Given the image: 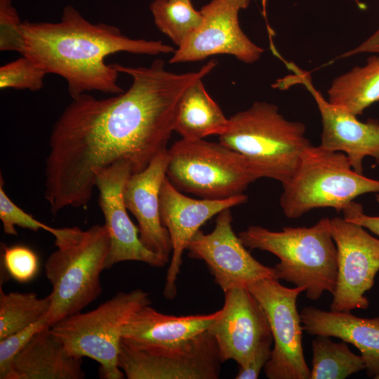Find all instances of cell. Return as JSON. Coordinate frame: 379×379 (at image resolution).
Instances as JSON below:
<instances>
[{
	"label": "cell",
	"mask_w": 379,
	"mask_h": 379,
	"mask_svg": "<svg viewBox=\"0 0 379 379\" xmlns=\"http://www.w3.org/2000/svg\"><path fill=\"white\" fill-rule=\"evenodd\" d=\"M168 161L166 149L142 171L131 174L124 189V203L138 222L140 241L166 263L172 253V244L168 232L161 221L159 194Z\"/></svg>",
	"instance_id": "obj_18"
},
{
	"label": "cell",
	"mask_w": 379,
	"mask_h": 379,
	"mask_svg": "<svg viewBox=\"0 0 379 379\" xmlns=\"http://www.w3.org/2000/svg\"><path fill=\"white\" fill-rule=\"evenodd\" d=\"M291 74L278 80L273 86L286 88L304 86L314 100L321 115L322 132L319 146L344 153L357 173L363 174V161L371 157L379 165V121H361L347 110L330 103L314 84L310 74L292 62L284 60Z\"/></svg>",
	"instance_id": "obj_12"
},
{
	"label": "cell",
	"mask_w": 379,
	"mask_h": 379,
	"mask_svg": "<svg viewBox=\"0 0 379 379\" xmlns=\"http://www.w3.org/2000/svg\"><path fill=\"white\" fill-rule=\"evenodd\" d=\"M338 255V277L331 310H366L370 290L379 271V239L344 218H329Z\"/></svg>",
	"instance_id": "obj_11"
},
{
	"label": "cell",
	"mask_w": 379,
	"mask_h": 379,
	"mask_svg": "<svg viewBox=\"0 0 379 379\" xmlns=\"http://www.w3.org/2000/svg\"><path fill=\"white\" fill-rule=\"evenodd\" d=\"M277 279H264L248 288L262 306L274 343L264 371L269 379H310L302 347V325L297 310L305 287L288 288Z\"/></svg>",
	"instance_id": "obj_10"
},
{
	"label": "cell",
	"mask_w": 379,
	"mask_h": 379,
	"mask_svg": "<svg viewBox=\"0 0 379 379\" xmlns=\"http://www.w3.org/2000/svg\"><path fill=\"white\" fill-rule=\"evenodd\" d=\"M312 345L310 379H344L366 368L362 357L354 354L343 340L335 343L317 335Z\"/></svg>",
	"instance_id": "obj_24"
},
{
	"label": "cell",
	"mask_w": 379,
	"mask_h": 379,
	"mask_svg": "<svg viewBox=\"0 0 379 379\" xmlns=\"http://www.w3.org/2000/svg\"><path fill=\"white\" fill-rule=\"evenodd\" d=\"M343 213L345 220L358 224L379 236V216L366 215L359 204L353 201Z\"/></svg>",
	"instance_id": "obj_33"
},
{
	"label": "cell",
	"mask_w": 379,
	"mask_h": 379,
	"mask_svg": "<svg viewBox=\"0 0 379 379\" xmlns=\"http://www.w3.org/2000/svg\"><path fill=\"white\" fill-rule=\"evenodd\" d=\"M149 9L157 28L178 48L202 21L201 11L194 8L190 0H154Z\"/></svg>",
	"instance_id": "obj_26"
},
{
	"label": "cell",
	"mask_w": 379,
	"mask_h": 379,
	"mask_svg": "<svg viewBox=\"0 0 379 379\" xmlns=\"http://www.w3.org/2000/svg\"><path fill=\"white\" fill-rule=\"evenodd\" d=\"M83 357L70 354L48 326L17 355L12 379H83Z\"/></svg>",
	"instance_id": "obj_21"
},
{
	"label": "cell",
	"mask_w": 379,
	"mask_h": 379,
	"mask_svg": "<svg viewBox=\"0 0 379 379\" xmlns=\"http://www.w3.org/2000/svg\"><path fill=\"white\" fill-rule=\"evenodd\" d=\"M379 53V27L359 45L338 56L345 58L361 53Z\"/></svg>",
	"instance_id": "obj_34"
},
{
	"label": "cell",
	"mask_w": 379,
	"mask_h": 379,
	"mask_svg": "<svg viewBox=\"0 0 379 379\" xmlns=\"http://www.w3.org/2000/svg\"><path fill=\"white\" fill-rule=\"evenodd\" d=\"M1 245V285L10 277L20 283L34 279L39 267L37 254L26 246Z\"/></svg>",
	"instance_id": "obj_27"
},
{
	"label": "cell",
	"mask_w": 379,
	"mask_h": 379,
	"mask_svg": "<svg viewBox=\"0 0 379 379\" xmlns=\"http://www.w3.org/2000/svg\"><path fill=\"white\" fill-rule=\"evenodd\" d=\"M377 200L379 201V194L377 195Z\"/></svg>",
	"instance_id": "obj_36"
},
{
	"label": "cell",
	"mask_w": 379,
	"mask_h": 379,
	"mask_svg": "<svg viewBox=\"0 0 379 379\" xmlns=\"http://www.w3.org/2000/svg\"><path fill=\"white\" fill-rule=\"evenodd\" d=\"M168 152V179L180 192L202 199L244 194L250 184L263 178L246 157L220 142L181 138Z\"/></svg>",
	"instance_id": "obj_7"
},
{
	"label": "cell",
	"mask_w": 379,
	"mask_h": 379,
	"mask_svg": "<svg viewBox=\"0 0 379 379\" xmlns=\"http://www.w3.org/2000/svg\"><path fill=\"white\" fill-rule=\"evenodd\" d=\"M219 142L246 157L263 178L281 184L293 175L312 145L303 123L287 120L276 105L260 101L229 118Z\"/></svg>",
	"instance_id": "obj_5"
},
{
	"label": "cell",
	"mask_w": 379,
	"mask_h": 379,
	"mask_svg": "<svg viewBox=\"0 0 379 379\" xmlns=\"http://www.w3.org/2000/svg\"><path fill=\"white\" fill-rule=\"evenodd\" d=\"M150 303L149 293L142 289L120 291L91 311L62 319L51 331L70 354L98 362L101 378L123 379L118 357L124 326Z\"/></svg>",
	"instance_id": "obj_8"
},
{
	"label": "cell",
	"mask_w": 379,
	"mask_h": 379,
	"mask_svg": "<svg viewBox=\"0 0 379 379\" xmlns=\"http://www.w3.org/2000/svg\"><path fill=\"white\" fill-rule=\"evenodd\" d=\"M273 338L263 341L255 350L253 357L245 366L240 367L235 376L236 379H257L262 368L270 359L272 352Z\"/></svg>",
	"instance_id": "obj_32"
},
{
	"label": "cell",
	"mask_w": 379,
	"mask_h": 379,
	"mask_svg": "<svg viewBox=\"0 0 379 379\" xmlns=\"http://www.w3.org/2000/svg\"><path fill=\"white\" fill-rule=\"evenodd\" d=\"M131 174V164L126 161H119L95 171L98 204L110 239L105 270L124 261H138L155 267L167 264L144 246L140 239L138 227L128 216L124 189Z\"/></svg>",
	"instance_id": "obj_15"
},
{
	"label": "cell",
	"mask_w": 379,
	"mask_h": 379,
	"mask_svg": "<svg viewBox=\"0 0 379 379\" xmlns=\"http://www.w3.org/2000/svg\"><path fill=\"white\" fill-rule=\"evenodd\" d=\"M46 72L31 58L22 55L0 67V88L36 91L44 87Z\"/></svg>",
	"instance_id": "obj_28"
},
{
	"label": "cell",
	"mask_w": 379,
	"mask_h": 379,
	"mask_svg": "<svg viewBox=\"0 0 379 379\" xmlns=\"http://www.w3.org/2000/svg\"><path fill=\"white\" fill-rule=\"evenodd\" d=\"M282 185L280 206L290 219L318 208L343 212L357 197L379 194L378 180L354 171L344 153L319 145L305 152L295 173Z\"/></svg>",
	"instance_id": "obj_6"
},
{
	"label": "cell",
	"mask_w": 379,
	"mask_h": 379,
	"mask_svg": "<svg viewBox=\"0 0 379 379\" xmlns=\"http://www.w3.org/2000/svg\"><path fill=\"white\" fill-rule=\"evenodd\" d=\"M4 179L0 176V220L4 232L8 235L17 236L15 227L32 231L40 230L46 231L52 235L55 229L34 218L27 213L9 198L4 188Z\"/></svg>",
	"instance_id": "obj_29"
},
{
	"label": "cell",
	"mask_w": 379,
	"mask_h": 379,
	"mask_svg": "<svg viewBox=\"0 0 379 379\" xmlns=\"http://www.w3.org/2000/svg\"><path fill=\"white\" fill-rule=\"evenodd\" d=\"M247 199L244 194L224 199H193L183 194L165 178L159 194L160 218L172 244L163 291L166 298L173 299L176 295L182 254L200 227L221 211L242 204Z\"/></svg>",
	"instance_id": "obj_16"
},
{
	"label": "cell",
	"mask_w": 379,
	"mask_h": 379,
	"mask_svg": "<svg viewBox=\"0 0 379 379\" xmlns=\"http://www.w3.org/2000/svg\"><path fill=\"white\" fill-rule=\"evenodd\" d=\"M238 236L246 248L276 255L279 262L274 268L278 279L305 287L307 298L318 300L325 291L333 294L338 255L329 218L310 227H288L281 231L251 225Z\"/></svg>",
	"instance_id": "obj_4"
},
{
	"label": "cell",
	"mask_w": 379,
	"mask_h": 379,
	"mask_svg": "<svg viewBox=\"0 0 379 379\" xmlns=\"http://www.w3.org/2000/svg\"><path fill=\"white\" fill-rule=\"evenodd\" d=\"M327 95L330 103L355 116L361 114L379 101V55L371 56L364 66L335 77Z\"/></svg>",
	"instance_id": "obj_23"
},
{
	"label": "cell",
	"mask_w": 379,
	"mask_h": 379,
	"mask_svg": "<svg viewBox=\"0 0 379 379\" xmlns=\"http://www.w3.org/2000/svg\"><path fill=\"white\" fill-rule=\"evenodd\" d=\"M221 309L208 314L174 316L146 305L123 328L122 340L142 346H171L187 341L209 329Z\"/></svg>",
	"instance_id": "obj_20"
},
{
	"label": "cell",
	"mask_w": 379,
	"mask_h": 379,
	"mask_svg": "<svg viewBox=\"0 0 379 379\" xmlns=\"http://www.w3.org/2000/svg\"><path fill=\"white\" fill-rule=\"evenodd\" d=\"M232 222L230 208L221 211L211 233L199 230L192 237L186 248L188 255L206 262L223 292L248 288L264 279H278L274 267L264 265L247 251Z\"/></svg>",
	"instance_id": "obj_13"
},
{
	"label": "cell",
	"mask_w": 379,
	"mask_h": 379,
	"mask_svg": "<svg viewBox=\"0 0 379 379\" xmlns=\"http://www.w3.org/2000/svg\"><path fill=\"white\" fill-rule=\"evenodd\" d=\"M53 236L57 249L45 263L46 277L52 286L46 315L50 326L81 312L98 298L102 293L100 274L105 270L110 246L105 224L85 230L78 227L56 228Z\"/></svg>",
	"instance_id": "obj_3"
},
{
	"label": "cell",
	"mask_w": 379,
	"mask_h": 379,
	"mask_svg": "<svg viewBox=\"0 0 379 379\" xmlns=\"http://www.w3.org/2000/svg\"><path fill=\"white\" fill-rule=\"evenodd\" d=\"M218 317L209 328L222 362L248 364L258 347L272 338L267 314L248 288L228 290Z\"/></svg>",
	"instance_id": "obj_17"
},
{
	"label": "cell",
	"mask_w": 379,
	"mask_h": 379,
	"mask_svg": "<svg viewBox=\"0 0 379 379\" xmlns=\"http://www.w3.org/2000/svg\"><path fill=\"white\" fill-rule=\"evenodd\" d=\"M51 306L47 295L36 293H5L0 286V340L19 331L45 317Z\"/></svg>",
	"instance_id": "obj_25"
},
{
	"label": "cell",
	"mask_w": 379,
	"mask_h": 379,
	"mask_svg": "<svg viewBox=\"0 0 379 379\" xmlns=\"http://www.w3.org/2000/svg\"><path fill=\"white\" fill-rule=\"evenodd\" d=\"M19 15L11 0H0V50L19 53L22 42Z\"/></svg>",
	"instance_id": "obj_31"
},
{
	"label": "cell",
	"mask_w": 379,
	"mask_h": 379,
	"mask_svg": "<svg viewBox=\"0 0 379 379\" xmlns=\"http://www.w3.org/2000/svg\"><path fill=\"white\" fill-rule=\"evenodd\" d=\"M228 121L199 79L185 91L180 100L175 131L181 138L190 140L219 136L226 131Z\"/></svg>",
	"instance_id": "obj_22"
},
{
	"label": "cell",
	"mask_w": 379,
	"mask_h": 379,
	"mask_svg": "<svg viewBox=\"0 0 379 379\" xmlns=\"http://www.w3.org/2000/svg\"><path fill=\"white\" fill-rule=\"evenodd\" d=\"M22 42L19 53L33 60L47 74L62 77L72 99L98 91L119 94V72L107 64L108 55L119 52L159 55L175 50L161 41L131 39L116 26L91 23L71 5L62 11L58 22L21 25Z\"/></svg>",
	"instance_id": "obj_2"
},
{
	"label": "cell",
	"mask_w": 379,
	"mask_h": 379,
	"mask_svg": "<svg viewBox=\"0 0 379 379\" xmlns=\"http://www.w3.org/2000/svg\"><path fill=\"white\" fill-rule=\"evenodd\" d=\"M251 0H211L201 9L199 27L178 48L171 64L196 62L209 56L227 54L251 64L258 61L264 49L255 44L241 29L239 13Z\"/></svg>",
	"instance_id": "obj_14"
},
{
	"label": "cell",
	"mask_w": 379,
	"mask_h": 379,
	"mask_svg": "<svg viewBox=\"0 0 379 379\" xmlns=\"http://www.w3.org/2000/svg\"><path fill=\"white\" fill-rule=\"evenodd\" d=\"M48 326L45 316L27 327L0 340L1 379H12L17 355L37 333Z\"/></svg>",
	"instance_id": "obj_30"
},
{
	"label": "cell",
	"mask_w": 379,
	"mask_h": 379,
	"mask_svg": "<svg viewBox=\"0 0 379 379\" xmlns=\"http://www.w3.org/2000/svg\"><path fill=\"white\" fill-rule=\"evenodd\" d=\"M221 363L209 330L171 346H142L121 339L118 357L128 379H217Z\"/></svg>",
	"instance_id": "obj_9"
},
{
	"label": "cell",
	"mask_w": 379,
	"mask_h": 379,
	"mask_svg": "<svg viewBox=\"0 0 379 379\" xmlns=\"http://www.w3.org/2000/svg\"><path fill=\"white\" fill-rule=\"evenodd\" d=\"M373 378L375 379H379V373L376 375Z\"/></svg>",
	"instance_id": "obj_35"
},
{
	"label": "cell",
	"mask_w": 379,
	"mask_h": 379,
	"mask_svg": "<svg viewBox=\"0 0 379 379\" xmlns=\"http://www.w3.org/2000/svg\"><path fill=\"white\" fill-rule=\"evenodd\" d=\"M112 65L131 77L128 89L107 98L81 94L53 126L44 171V198L53 215L89 203L96 170L119 161L128 162L132 174L146 168L167 149L185 91L218 63L211 60L182 74L168 71L160 59L149 67Z\"/></svg>",
	"instance_id": "obj_1"
},
{
	"label": "cell",
	"mask_w": 379,
	"mask_h": 379,
	"mask_svg": "<svg viewBox=\"0 0 379 379\" xmlns=\"http://www.w3.org/2000/svg\"><path fill=\"white\" fill-rule=\"evenodd\" d=\"M303 331L313 335L335 337L356 347L370 377L379 373V316L357 317L350 312L324 311L305 307L300 312Z\"/></svg>",
	"instance_id": "obj_19"
}]
</instances>
